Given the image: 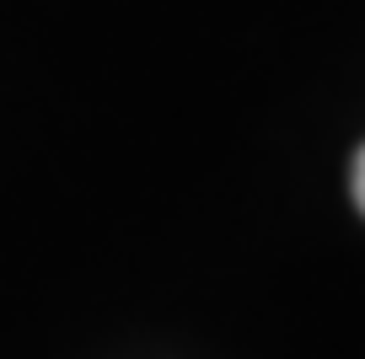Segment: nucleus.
Masks as SVG:
<instances>
[{"label": "nucleus", "mask_w": 365, "mask_h": 359, "mask_svg": "<svg viewBox=\"0 0 365 359\" xmlns=\"http://www.w3.org/2000/svg\"><path fill=\"white\" fill-rule=\"evenodd\" d=\"M354 209L365 214V145H360V156H354Z\"/></svg>", "instance_id": "1"}]
</instances>
